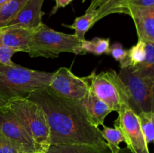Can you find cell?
Listing matches in <instances>:
<instances>
[{
  "label": "cell",
  "instance_id": "cell-1",
  "mask_svg": "<svg viewBox=\"0 0 154 153\" xmlns=\"http://www.w3.org/2000/svg\"><path fill=\"white\" fill-rule=\"evenodd\" d=\"M27 98L40 105L50 128L51 146L87 145L109 148L99 128L89 122L81 101L65 98L48 87L39 88Z\"/></svg>",
  "mask_w": 154,
  "mask_h": 153
},
{
  "label": "cell",
  "instance_id": "cell-2",
  "mask_svg": "<svg viewBox=\"0 0 154 153\" xmlns=\"http://www.w3.org/2000/svg\"><path fill=\"white\" fill-rule=\"evenodd\" d=\"M53 74L17 64H0V108L6 106L14 99L27 98L32 92L48 87Z\"/></svg>",
  "mask_w": 154,
  "mask_h": 153
},
{
  "label": "cell",
  "instance_id": "cell-3",
  "mask_svg": "<svg viewBox=\"0 0 154 153\" xmlns=\"http://www.w3.org/2000/svg\"><path fill=\"white\" fill-rule=\"evenodd\" d=\"M62 52L85 54L81 47V40L74 34L55 31L44 23L33 31L28 52L30 57L55 58Z\"/></svg>",
  "mask_w": 154,
  "mask_h": 153
},
{
  "label": "cell",
  "instance_id": "cell-4",
  "mask_svg": "<svg viewBox=\"0 0 154 153\" xmlns=\"http://www.w3.org/2000/svg\"><path fill=\"white\" fill-rule=\"evenodd\" d=\"M6 106L14 112L42 153H45L51 146L50 128L42 106L27 98L14 99Z\"/></svg>",
  "mask_w": 154,
  "mask_h": 153
},
{
  "label": "cell",
  "instance_id": "cell-5",
  "mask_svg": "<svg viewBox=\"0 0 154 153\" xmlns=\"http://www.w3.org/2000/svg\"><path fill=\"white\" fill-rule=\"evenodd\" d=\"M118 76L126 86L129 106L135 114L154 111V74L123 68Z\"/></svg>",
  "mask_w": 154,
  "mask_h": 153
},
{
  "label": "cell",
  "instance_id": "cell-6",
  "mask_svg": "<svg viewBox=\"0 0 154 153\" xmlns=\"http://www.w3.org/2000/svg\"><path fill=\"white\" fill-rule=\"evenodd\" d=\"M84 79L96 97L112 111L117 112L121 105L129 104L127 90L116 70L102 71L98 74L93 70L90 75L84 76Z\"/></svg>",
  "mask_w": 154,
  "mask_h": 153
},
{
  "label": "cell",
  "instance_id": "cell-7",
  "mask_svg": "<svg viewBox=\"0 0 154 153\" xmlns=\"http://www.w3.org/2000/svg\"><path fill=\"white\" fill-rule=\"evenodd\" d=\"M117 112L118 116L114 122V127L118 128L123 134L127 149L131 153H150L138 117L129 105H121Z\"/></svg>",
  "mask_w": 154,
  "mask_h": 153
},
{
  "label": "cell",
  "instance_id": "cell-8",
  "mask_svg": "<svg viewBox=\"0 0 154 153\" xmlns=\"http://www.w3.org/2000/svg\"><path fill=\"white\" fill-rule=\"evenodd\" d=\"M0 133L23 153H42L40 148L8 106L0 108Z\"/></svg>",
  "mask_w": 154,
  "mask_h": 153
},
{
  "label": "cell",
  "instance_id": "cell-9",
  "mask_svg": "<svg viewBox=\"0 0 154 153\" xmlns=\"http://www.w3.org/2000/svg\"><path fill=\"white\" fill-rule=\"evenodd\" d=\"M48 87L60 97L78 101H81L88 91L84 76H76L70 69L64 67L54 72Z\"/></svg>",
  "mask_w": 154,
  "mask_h": 153
},
{
  "label": "cell",
  "instance_id": "cell-10",
  "mask_svg": "<svg viewBox=\"0 0 154 153\" xmlns=\"http://www.w3.org/2000/svg\"><path fill=\"white\" fill-rule=\"evenodd\" d=\"M127 15L133 20L138 40L154 43V7L129 5Z\"/></svg>",
  "mask_w": 154,
  "mask_h": 153
},
{
  "label": "cell",
  "instance_id": "cell-11",
  "mask_svg": "<svg viewBox=\"0 0 154 153\" xmlns=\"http://www.w3.org/2000/svg\"><path fill=\"white\" fill-rule=\"evenodd\" d=\"M44 1L28 0L17 14L5 26L21 27L32 31L35 30L43 23L42 19L44 13L42 8Z\"/></svg>",
  "mask_w": 154,
  "mask_h": 153
},
{
  "label": "cell",
  "instance_id": "cell-12",
  "mask_svg": "<svg viewBox=\"0 0 154 153\" xmlns=\"http://www.w3.org/2000/svg\"><path fill=\"white\" fill-rule=\"evenodd\" d=\"M32 30L21 27H0V38L4 45L17 52L28 53Z\"/></svg>",
  "mask_w": 154,
  "mask_h": 153
},
{
  "label": "cell",
  "instance_id": "cell-13",
  "mask_svg": "<svg viewBox=\"0 0 154 153\" xmlns=\"http://www.w3.org/2000/svg\"><path fill=\"white\" fill-rule=\"evenodd\" d=\"M81 102L85 110L89 122L96 128L103 125L105 118L112 112V110L105 102L96 97L89 87L87 94Z\"/></svg>",
  "mask_w": 154,
  "mask_h": 153
},
{
  "label": "cell",
  "instance_id": "cell-14",
  "mask_svg": "<svg viewBox=\"0 0 154 153\" xmlns=\"http://www.w3.org/2000/svg\"><path fill=\"white\" fill-rule=\"evenodd\" d=\"M129 0H99L92 13L96 14V22L113 14H128Z\"/></svg>",
  "mask_w": 154,
  "mask_h": 153
},
{
  "label": "cell",
  "instance_id": "cell-15",
  "mask_svg": "<svg viewBox=\"0 0 154 153\" xmlns=\"http://www.w3.org/2000/svg\"><path fill=\"white\" fill-rule=\"evenodd\" d=\"M45 153H113L109 148H99L87 145L50 146ZM120 153H127L126 148H122Z\"/></svg>",
  "mask_w": 154,
  "mask_h": 153
},
{
  "label": "cell",
  "instance_id": "cell-16",
  "mask_svg": "<svg viewBox=\"0 0 154 153\" xmlns=\"http://www.w3.org/2000/svg\"><path fill=\"white\" fill-rule=\"evenodd\" d=\"M146 42L138 40V43L127 50L126 57L120 62V69L133 68L141 64L145 58Z\"/></svg>",
  "mask_w": 154,
  "mask_h": 153
},
{
  "label": "cell",
  "instance_id": "cell-17",
  "mask_svg": "<svg viewBox=\"0 0 154 153\" xmlns=\"http://www.w3.org/2000/svg\"><path fill=\"white\" fill-rule=\"evenodd\" d=\"M96 23V14L92 12H85L84 15L75 18L72 25L63 24V26L68 27L75 31V34L80 40L85 39L87 32Z\"/></svg>",
  "mask_w": 154,
  "mask_h": 153
},
{
  "label": "cell",
  "instance_id": "cell-18",
  "mask_svg": "<svg viewBox=\"0 0 154 153\" xmlns=\"http://www.w3.org/2000/svg\"><path fill=\"white\" fill-rule=\"evenodd\" d=\"M110 46V38L96 37L90 40L86 39L81 40V47L85 54L88 52L96 56H101L103 54L109 55Z\"/></svg>",
  "mask_w": 154,
  "mask_h": 153
},
{
  "label": "cell",
  "instance_id": "cell-19",
  "mask_svg": "<svg viewBox=\"0 0 154 153\" xmlns=\"http://www.w3.org/2000/svg\"><path fill=\"white\" fill-rule=\"evenodd\" d=\"M103 129L101 130L108 146L113 153H120L122 148L120 147V143L125 142V138L118 128L107 127L103 124Z\"/></svg>",
  "mask_w": 154,
  "mask_h": 153
},
{
  "label": "cell",
  "instance_id": "cell-20",
  "mask_svg": "<svg viewBox=\"0 0 154 153\" xmlns=\"http://www.w3.org/2000/svg\"><path fill=\"white\" fill-rule=\"evenodd\" d=\"M28 0H10L0 7V27H4L11 20Z\"/></svg>",
  "mask_w": 154,
  "mask_h": 153
},
{
  "label": "cell",
  "instance_id": "cell-21",
  "mask_svg": "<svg viewBox=\"0 0 154 153\" xmlns=\"http://www.w3.org/2000/svg\"><path fill=\"white\" fill-rule=\"evenodd\" d=\"M139 122L140 128L142 131L147 145L153 142L154 140V111H143L136 114Z\"/></svg>",
  "mask_w": 154,
  "mask_h": 153
},
{
  "label": "cell",
  "instance_id": "cell-22",
  "mask_svg": "<svg viewBox=\"0 0 154 153\" xmlns=\"http://www.w3.org/2000/svg\"><path fill=\"white\" fill-rule=\"evenodd\" d=\"M145 52V58L144 61L132 69L144 73L154 74V43H146Z\"/></svg>",
  "mask_w": 154,
  "mask_h": 153
},
{
  "label": "cell",
  "instance_id": "cell-23",
  "mask_svg": "<svg viewBox=\"0 0 154 153\" xmlns=\"http://www.w3.org/2000/svg\"><path fill=\"white\" fill-rule=\"evenodd\" d=\"M16 51L10 49L4 45L0 38V64L4 65H14L15 63L12 62L11 58L14 54L16 53Z\"/></svg>",
  "mask_w": 154,
  "mask_h": 153
},
{
  "label": "cell",
  "instance_id": "cell-24",
  "mask_svg": "<svg viewBox=\"0 0 154 153\" xmlns=\"http://www.w3.org/2000/svg\"><path fill=\"white\" fill-rule=\"evenodd\" d=\"M0 153H23L0 133Z\"/></svg>",
  "mask_w": 154,
  "mask_h": 153
},
{
  "label": "cell",
  "instance_id": "cell-25",
  "mask_svg": "<svg viewBox=\"0 0 154 153\" xmlns=\"http://www.w3.org/2000/svg\"><path fill=\"white\" fill-rule=\"evenodd\" d=\"M126 54H127V50L123 49L121 44L118 42H116L110 46L109 55L112 56L116 61H122L126 57Z\"/></svg>",
  "mask_w": 154,
  "mask_h": 153
},
{
  "label": "cell",
  "instance_id": "cell-26",
  "mask_svg": "<svg viewBox=\"0 0 154 153\" xmlns=\"http://www.w3.org/2000/svg\"><path fill=\"white\" fill-rule=\"evenodd\" d=\"M137 7H154V0H129V6Z\"/></svg>",
  "mask_w": 154,
  "mask_h": 153
},
{
  "label": "cell",
  "instance_id": "cell-27",
  "mask_svg": "<svg viewBox=\"0 0 154 153\" xmlns=\"http://www.w3.org/2000/svg\"><path fill=\"white\" fill-rule=\"evenodd\" d=\"M56 2L55 6L53 8L52 10L50 13V15H54L57 12V10H59L60 8H63L66 7L68 4H70L73 0H54Z\"/></svg>",
  "mask_w": 154,
  "mask_h": 153
},
{
  "label": "cell",
  "instance_id": "cell-28",
  "mask_svg": "<svg viewBox=\"0 0 154 153\" xmlns=\"http://www.w3.org/2000/svg\"><path fill=\"white\" fill-rule=\"evenodd\" d=\"M99 2V0H91V2H90V6H89L88 8L87 9V10H86V11L93 12V10L95 9V8H96V4H97V3Z\"/></svg>",
  "mask_w": 154,
  "mask_h": 153
},
{
  "label": "cell",
  "instance_id": "cell-29",
  "mask_svg": "<svg viewBox=\"0 0 154 153\" xmlns=\"http://www.w3.org/2000/svg\"><path fill=\"white\" fill-rule=\"evenodd\" d=\"M9 1H10V0H0V7H2L3 4H5V3H7Z\"/></svg>",
  "mask_w": 154,
  "mask_h": 153
},
{
  "label": "cell",
  "instance_id": "cell-30",
  "mask_svg": "<svg viewBox=\"0 0 154 153\" xmlns=\"http://www.w3.org/2000/svg\"><path fill=\"white\" fill-rule=\"evenodd\" d=\"M85 1H86V0H82L83 2H85Z\"/></svg>",
  "mask_w": 154,
  "mask_h": 153
}]
</instances>
